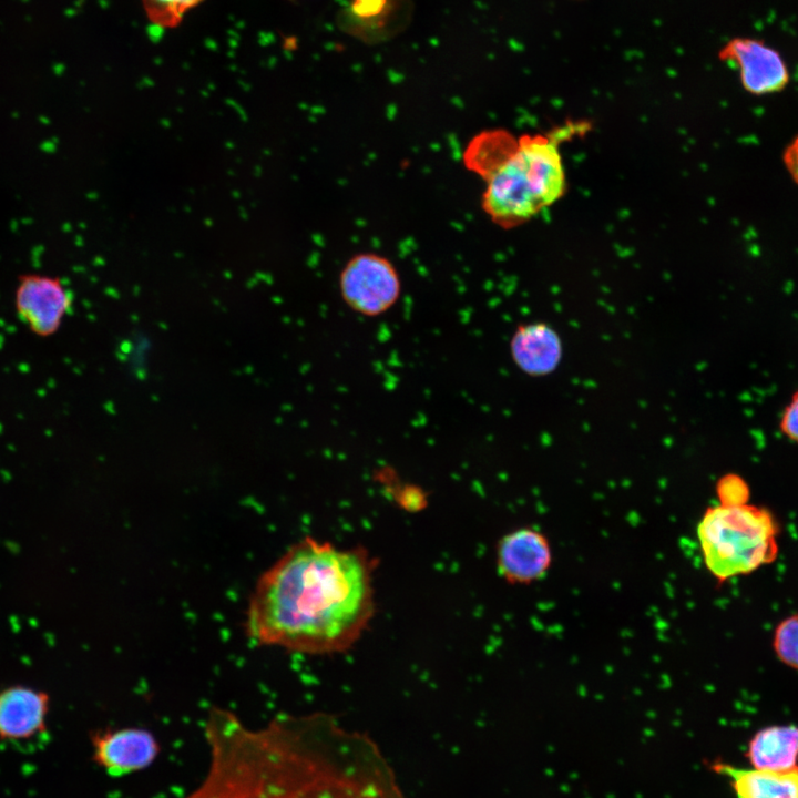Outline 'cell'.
<instances>
[{
  "label": "cell",
  "instance_id": "obj_1",
  "mask_svg": "<svg viewBox=\"0 0 798 798\" xmlns=\"http://www.w3.org/2000/svg\"><path fill=\"white\" fill-rule=\"evenodd\" d=\"M204 735L208 766L183 798H371L360 760L324 713L252 728L213 707Z\"/></svg>",
  "mask_w": 798,
  "mask_h": 798
},
{
  "label": "cell",
  "instance_id": "obj_2",
  "mask_svg": "<svg viewBox=\"0 0 798 798\" xmlns=\"http://www.w3.org/2000/svg\"><path fill=\"white\" fill-rule=\"evenodd\" d=\"M377 565L364 546L305 536L258 577L246 610L247 636L291 653L347 652L375 616Z\"/></svg>",
  "mask_w": 798,
  "mask_h": 798
},
{
  "label": "cell",
  "instance_id": "obj_3",
  "mask_svg": "<svg viewBox=\"0 0 798 798\" xmlns=\"http://www.w3.org/2000/svg\"><path fill=\"white\" fill-rule=\"evenodd\" d=\"M587 127L576 122L546 134L515 137L504 130L478 134L466 150L464 162L485 181L482 208L490 219L509 229L556 203L566 191L560 145Z\"/></svg>",
  "mask_w": 798,
  "mask_h": 798
},
{
  "label": "cell",
  "instance_id": "obj_4",
  "mask_svg": "<svg viewBox=\"0 0 798 798\" xmlns=\"http://www.w3.org/2000/svg\"><path fill=\"white\" fill-rule=\"evenodd\" d=\"M778 533L775 516L748 502L710 507L697 526L704 563L719 583L774 562Z\"/></svg>",
  "mask_w": 798,
  "mask_h": 798
},
{
  "label": "cell",
  "instance_id": "obj_5",
  "mask_svg": "<svg viewBox=\"0 0 798 798\" xmlns=\"http://www.w3.org/2000/svg\"><path fill=\"white\" fill-rule=\"evenodd\" d=\"M339 291L350 309L362 316L377 317L398 301L400 276L387 257L370 252L359 253L341 269Z\"/></svg>",
  "mask_w": 798,
  "mask_h": 798
},
{
  "label": "cell",
  "instance_id": "obj_6",
  "mask_svg": "<svg viewBox=\"0 0 798 798\" xmlns=\"http://www.w3.org/2000/svg\"><path fill=\"white\" fill-rule=\"evenodd\" d=\"M72 305V293L59 277L39 273H25L18 277L13 307L19 320L33 336H54Z\"/></svg>",
  "mask_w": 798,
  "mask_h": 798
},
{
  "label": "cell",
  "instance_id": "obj_7",
  "mask_svg": "<svg viewBox=\"0 0 798 798\" xmlns=\"http://www.w3.org/2000/svg\"><path fill=\"white\" fill-rule=\"evenodd\" d=\"M718 58L738 71L743 89L751 95L779 93L790 82L784 57L761 39L735 37L720 48Z\"/></svg>",
  "mask_w": 798,
  "mask_h": 798
},
{
  "label": "cell",
  "instance_id": "obj_8",
  "mask_svg": "<svg viewBox=\"0 0 798 798\" xmlns=\"http://www.w3.org/2000/svg\"><path fill=\"white\" fill-rule=\"evenodd\" d=\"M497 569L510 584H530L546 574L552 551L546 536L532 528L504 534L497 545Z\"/></svg>",
  "mask_w": 798,
  "mask_h": 798
},
{
  "label": "cell",
  "instance_id": "obj_9",
  "mask_svg": "<svg viewBox=\"0 0 798 798\" xmlns=\"http://www.w3.org/2000/svg\"><path fill=\"white\" fill-rule=\"evenodd\" d=\"M92 747L94 761L114 777L146 768L160 750L149 730L135 727L98 732L92 737Z\"/></svg>",
  "mask_w": 798,
  "mask_h": 798
},
{
  "label": "cell",
  "instance_id": "obj_10",
  "mask_svg": "<svg viewBox=\"0 0 798 798\" xmlns=\"http://www.w3.org/2000/svg\"><path fill=\"white\" fill-rule=\"evenodd\" d=\"M50 708L49 695L28 685L0 690V739L23 741L44 733Z\"/></svg>",
  "mask_w": 798,
  "mask_h": 798
},
{
  "label": "cell",
  "instance_id": "obj_11",
  "mask_svg": "<svg viewBox=\"0 0 798 798\" xmlns=\"http://www.w3.org/2000/svg\"><path fill=\"white\" fill-rule=\"evenodd\" d=\"M713 769L728 779L736 798H798V766L774 771L716 763Z\"/></svg>",
  "mask_w": 798,
  "mask_h": 798
},
{
  "label": "cell",
  "instance_id": "obj_12",
  "mask_svg": "<svg viewBox=\"0 0 798 798\" xmlns=\"http://www.w3.org/2000/svg\"><path fill=\"white\" fill-rule=\"evenodd\" d=\"M746 757L753 768L781 771L798 766V726L771 725L750 738Z\"/></svg>",
  "mask_w": 798,
  "mask_h": 798
},
{
  "label": "cell",
  "instance_id": "obj_13",
  "mask_svg": "<svg viewBox=\"0 0 798 798\" xmlns=\"http://www.w3.org/2000/svg\"><path fill=\"white\" fill-rule=\"evenodd\" d=\"M510 349L515 365L530 375L552 371L561 358L557 335L543 324L519 327L511 339Z\"/></svg>",
  "mask_w": 798,
  "mask_h": 798
},
{
  "label": "cell",
  "instance_id": "obj_14",
  "mask_svg": "<svg viewBox=\"0 0 798 798\" xmlns=\"http://www.w3.org/2000/svg\"><path fill=\"white\" fill-rule=\"evenodd\" d=\"M399 0H351L346 8L344 24L362 38L389 34L397 29Z\"/></svg>",
  "mask_w": 798,
  "mask_h": 798
},
{
  "label": "cell",
  "instance_id": "obj_15",
  "mask_svg": "<svg viewBox=\"0 0 798 798\" xmlns=\"http://www.w3.org/2000/svg\"><path fill=\"white\" fill-rule=\"evenodd\" d=\"M203 0H142L150 22L160 29L180 24L184 16Z\"/></svg>",
  "mask_w": 798,
  "mask_h": 798
},
{
  "label": "cell",
  "instance_id": "obj_16",
  "mask_svg": "<svg viewBox=\"0 0 798 798\" xmlns=\"http://www.w3.org/2000/svg\"><path fill=\"white\" fill-rule=\"evenodd\" d=\"M773 646L781 663L798 671V613L777 625Z\"/></svg>",
  "mask_w": 798,
  "mask_h": 798
},
{
  "label": "cell",
  "instance_id": "obj_17",
  "mask_svg": "<svg viewBox=\"0 0 798 798\" xmlns=\"http://www.w3.org/2000/svg\"><path fill=\"white\" fill-rule=\"evenodd\" d=\"M717 495L719 504H744L749 499V487L741 477L727 474L717 483Z\"/></svg>",
  "mask_w": 798,
  "mask_h": 798
},
{
  "label": "cell",
  "instance_id": "obj_18",
  "mask_svg": "<svg viewBox=\"0 0 798 798\" xmlns=\"http://www.w3.org/2000/svg\"><path fill=\"white\" fill-rule=\"evenodd\" d=\"M779 427L789 440L798 443V390L792 395L790 402L786 406Z\"/></svg>",
  "mask_w": 798,
  "mask_h": 798
},
{
  "label": "cell",
  "instance_id": "obj_19",
  "mask_svg": "<svg viewBox=\"0 0 798 798\" xmlns=\"http://www.w3.org/2000/svg\"><path fill=\"white\" fill-rule=\"evenodd\" d=\"M782 163L791 180L798 185V134L785 147Z\"/></svg>",
  "mask_w": 798,
  "mask_h": 798
}]
</instances>
